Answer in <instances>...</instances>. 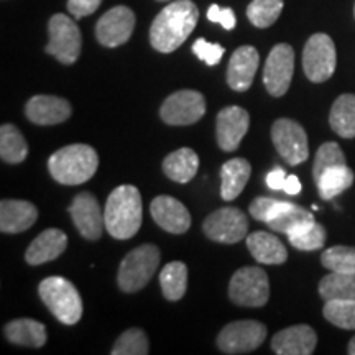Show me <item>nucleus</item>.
<instances>
[{"label": "nucleus", "mask_w": 355, "mask_h": 355, "mask_svg": "<svg viewBox=\"0 0 355 355\" xmlns=\"http://www.w3.org/2000/svg\"><path fill=\"white\" fill-rule=\"evenodd\" d=\"M199 20L196 3L176 0L158 13L150 28V42L159 53H173L183 44Z\"/></svg>", "instance_id": "obj_1"}, {"label": "nucleus", "mask_w": 355, "mask_h": 355, "mask_svg": "<svg viewBox=\"0 0 355 355\" xmlns=\"http://www.w3.org/2000/svg\"><path fill=\"white\" fill-rule=\"evenodd\" d=\"M105 230L117 241H127L141 225V196L135 186L122 184L109 194L104 209Z\"/></svg>", "instance_id": "obj_2"}, {"label": "nucleus", "mask_w": 355, "mask_h": 355, "mask_svg": "<svg viewBox=\"0 0 355 355\" xmlns=\"http://www.w3.org/2000/svg\"><path fill=\"white\" fill-rule=\"evenodd\" d=\"M99 157L92 146L84 144L68 145L60 148L48 159V170L58 183L78 186L96 175Z\"/></svg>", "instance_id": "obj_3"}, {"label": "nucleus", "mask_w": 355, "mask_h": 355, "mask_svg": "<svg viewBox=\"0 0 355 355\" xmlns=\"http://www.w3.org/2000/svg\"><path fill=\"white\" fill-rule=\"evenodd\" d=\"M40 298L58 321L74 326L83 316V300L76 286L61 277L44 278L38 286Z\"/></svg>", "instance_id": "obj_4"}, {"label": "nucleus", "mask_w": 355, "mask_h": 355, "mask_svg": "<svg viewBox=\"0 0 355 355\" xmlns=\"http://www.w3.org/2000/svg\"><path fill=\"white\" fill-rule=\"evenodd\" d=\"M159 248L153 243L133 248L122 260L119 268L117 282L122 291L137 293L146 286L159 265Z\"/></svg>", "instance_id": "obj_5"}, {"label": "nucleus", "mask_w": 355, "mask_h": 355, "mask_svg": "<svg viewBox=\"0 0 355 355\" xmlns=\"http://www.w3.org/2000/svg\"><path fill=\"white\" fill-rule=\"evenodd\" d=\"M229 296L232 303L245 308H260L270 298V282L259 266H243L230 278Z\"/></svg>", "instance_id": "obj_6"}, {"label": "nucleus", "mask_w": 355, "mask_h": 355, "mask_svg": "<svg viewBox=\"0 0 355 355\" xmlns=\"http://www.w3.org/2000/svg\"><path fill=\"white\" fill-rule=\"evenodd\" d=\"M48 30H50V42L46 44L48 55L55 56L63 64L76 63L83 46L79 26L69 17L56 13L51 17Z\"/></svg>", "instance_id": "obj_7"}, {"label": "nucleus", "mask_w": 355, "mask_h": 355, "mask_svg": "<svg viewBox=\"0 0 355 355\" xmlns=\"http://www.w3.org/2000/svg\"><path fill=\"white\" fill-rule=\"evenodd\" d=\"M337 53L332 38L326 33L313 35L303 50V69L311 83H326L336 71Z\"/></svg>", "instance_id": "obj_8"}, {"label": "nucleus", "mask_w": 355, "mask_h": 355, "mask_svg": "<svg viewBox=\"0 0 355 355\" xmlns=\"http://www.w3.org/2000/svg\"><path fill=\"white\" fill-rule=\"evenodd\" d=\"M275 148L288 165L298 166L309 157V144L306 130L291 119H278L272 127Z\"/></svg>", "instance_id": "obj_9"}, {"label": "nucleus", "mask_w": 355, "mask_h": 355, "mask_svg": "<svg viewBox=\"0 0 355 355\" xmlns=\"http://www.w3.org/2000/svg\"><path fill=\"white\" fill-rule=\"evenodd\" d=\"M266 339V327L259 321H235L220 331L217 347L224 354H248L259 349Z\"/></svg>", "instance_id": "obj_10"}, {"label": "nucleus", "mask_w": 355, "mask_h": 355, "mask_svg": "<svg viewBox=\"0 0 355 355\" xmlns=\"http://www.w3.org/2000/svg\"><path fill=\"white\" fill-rule=\"evenodd\" d=\"M206 114V99L201 92L183 89L163 102L159 115L168 125H191L201 121Z\"/></svg>", "instance_id": "obj_11"}, {"label": "nucleus", "mask_w": 355, "mask_h": 355, "mask_svg": "<svg viewBox=\"0 0 355 355\" xmlns=\"http://www.w3.org/2000/svg\"><path fill=\"white\" fill-rule=\"evenodd\" d=\"M295 73V51L288 43L273 46L266 58L263 69V84L270 96L282 97L290 89Z\"/></svg>", "instance_id": "obj_12"}, {"label": "nucleus", "mask_w": 355, "mask_h": 355, "mask_svg": "<svg viewBox=\"0 0 355 355\" xmlns=\"http://www.w3.org/2000/svg\"><path fill=\"white\" fill-rule=\"evenodd\" d=\"M202 230L214 242L237 243L247 237L248 220L237 207H220L206 217Z\"/></svg>", "instance_id": "obj_13"}, {"label": "nucleus", "mask_w": 355, "mask_h": 355, "mask_svg": "<svg viewBox=\"0 0 355 355\" xmlns=\"http://www.w3.org/2000/svg\"><path fill=\"white\" fill-rule=\"evenodd\" d=\"M135 28V13L125 6L110 8L96 25V38L102 46L117 48L127 43Z\"/></svg>", "instance_id": "obj_14"}, {"label": "nucleus", "mask_w": 355, "mask_h": 355, "mask_svg": "<svg viewBox=\"0 0 355 355\" xmlns=\"http://www.w3.org/2000/svg\"><path fill=\"white\" fill-rule=\"evenodd\" d=\"M69 214L84 239L99 241L105 230V219L96 196H92L91 193L78 194L71 202Z\"/></svg>", "instance_id": "obj_15"}, {"label": "nucleus", "mask_w": 355, "mask_h": 355, "mask_svg": "<svg viewBox=\"0 0 355 355\" xmlns=\"http://www.w3.org/2000/svg\"><path fill=\"white\" fill-rule=\"evenodd\" d=\"M250 125V115L245 109L230 105L222 109L216 119L217 145L222 152H235Z\"/></svg>", "instance_id": "obj_16"}, {"label": "nucleus", "mask_w": 355, "mask_h": 355, "mask_svg": "<svg viewBox=\"0 0 355 355\" xmlns=\"http://www.w3.org/2000/svg\"><path fill=\"white\" fill-rule=\"evenodd\" d=\"M318 344V334L308 324L286 327L272 339V349L278 355H311Z\"/></svg>", "instance_id": "obj_17"}, {"label": "nucleus", "mask_w": 355, "mask_h": 355, "mask_svg": "<svg viewBox=\"0 0 355 355\" xmlns=\"http://www.w3.org/2000/svg\"><path fill=\"white\" fill-rule=\"evenodd\" d=\"M155 222L170 234H184L191 227V214L184 204L171 196H157L150 204Z\"/></svg>", "instance_id": "obj_18"}, {"label": "nucleus", "mask_w": 355, "mask_h": 355, "mask_svg": "<svg viewBox=\"0 0 355 355\" xmlns=\"http://www.w3.org/2000/svg\"><path fill=\"white\" fill-rule=\"evenodd\" d=\"M260 55L254 46H241L230 56L227 66V84L237 92H245L254 83L255 73L259 69Z\"/></svg>", "instance_id": "obj_19"}, {"label": "nucleus", "mask_w": 355, "mask_h": 355, "mask_svg": "<svg viewBox=\"0 0 355 355\" xmlns=\"http://www.w3.org/2000/svg\"><path fill=\"white\" fill-rule=\"evenodd\" d=\"M71 104L63 97L35 96L26 102L25 114L37 125H56L71 117Z\"/></svg>", "instance_id": "obj_20"}, {"label": "nucleus", "mask_w": 355, "mask_h": 355, "mask_svg": "<svg viewBox=\"0 0 355 355\" xmlns=\"http://www.w3.org/2000/svg\"><path fill=\"white\" fill-rule=\"evenodd\" d=\"M38 211L32 202L3 199L0 202V230L3 234L25 232L37 222Z\"/></svg>", "instance_id": "obj_21"}, {"label": "nucleus", "mask_w": 355, "mask_h": 355, "mask_svg": "<svg viewBox=\"0 0 355 355\" xmlns=\"http://www.w3.org/2000/svg\"><path fill=\"white\" fill-rule=\"evenodd\" d=\"M68 247V237L60 229L43 230L35 241L26 248V263L37 266L46 261L56 260Z\"/></svg>", "instance_id": "obj_22"}, {"label": "nucleus", "mask_w": 355, "mask_h": 355, "mask_svg": "<svg viewBox=\"0 0 355 355\" xmlns=\"http://www.w3.org/2000/svg\"><path fill=\"white\" fill-rule=\"evenodd\" d=\"M247 247L259 263L283 265L288 260L285 243L270 232H254L247 237Z\"/></svg>", "instance_id": "obj_23"}, {"label": "nucleus", "mask_w": 355, "mask_h": 355, "mask_svg": "<svg viewBox=\"0 0 355 355\" xmlns=\"http://www.w3.org/2000/svg\"><path fill=\"white\" fill-rule=\"evenodd\" d=\"M252 175V165L245 158H232L222 165L220 196L224 201H232L245 188Z\"/></svg>", "instance_id": "obj_24"}, {"label": "nucleus", "mask_w": 355, "mask_h": 355, "mask_svg": "<svg viewBox=\"0 0 355 355\" xmlns=\"http://www.w3.org/2000/svg\"><path fill=\"white\" fill-rule=\"evenodd\" d=\"M8 343L25 347H43L46 344V327L35 319H13L6 326Z\"/></svg>", "instance_id": "obj_25"}, {"label": "nucleus", "mask_w": 355, "mask_h": 355, "mask_svg": "<svg viewBox=\"0 0 355 355\" xmlns=\"http://www.w3.org/2000/svg\"><path fill=\"white\" fill-rule=\"evenodd\" d=\"M199 158L194 150L180 148L168 155L163 162V171L170 180L176 183H188L196 176Z\"/></svg>", "instance_id": "obj_26"}, {"label": "nucleus", "mask_w": 355, "mask_h": 355, "mask_svg": "<svg viewBox=\"0 0 355 355\" xmlns=\"http://www.w3.org/2000/svg\"><path fill=\"white\" fill-rule=\"evenodd\" d=\"M329 125L343 139H355V94H343L331 107Z\"/></svg>", "instance_id": "obj_27"}, {"label": "nucleus", "mask_w": 355, "mask_h": 355, "mask_svg": "<svg viewBox=\"0 0 355 355\" xmlns=\"http://www.w3.org/2000/svg\"><path fill=\"white\" fill-rule=\"evenodd\" d=\"M354 171L347 165L331 168L316 181L319 196L324 201H331L354 184Z\"/></svg>", "instance_id": "obj_28"}, {"label": "nucleus", "mask_w": 355, "mask_h": 355, "mask_svg": "<svg viewBox=\"0 0 355 355\" xmlns=\"http://www.w3.org/2000/svg\"><path fill=\"white\" fill-rule=\"evenodd\" d=\"M313 220H314V216L311 214L308 209L298 206V204L285 202L282 209L275 214L273 219L266 222V225H268L272 230H275V232L288 235L291 234L293 230L301 227L303 224H308V222H313Z\"/></svg>", "instance_id": "obj_29"}, {"label": "nucleus", "mask_w": 355, "mask_h": 355, "mask_svg": "<svg viewBox=\"0 0 355 355\" xmlns=\"http://www.w3.org/2000/svg\"><path fill=\"white\" fill-rule=\"evenodd\" d=\"M163 296L170 301H180L188 288V268L183 261H171L159 273Z\"/></svg>", "instance_id": "obj_30"}, {"label": "nucleus", "mask_w": 355, "mask_h": 355, "mask_svg": "<svg viewBox=\"0 0 355 355\" xmlns=\"http://www.w3.org/2000/svg\"><path fill=\"white\" fill-rule=\"evenodd\" d=\"M28 155V145L19 128L12 123L0 127V157L6 163L19 165Z\"/></svg>", "instance_id": "obj_31"}, {"label": "nucleus", "mask_w": 355, "mask_h": 355, "mask_svg": "<svg viewBox=\"0 0 355 355\" xmlns=\"http://www.w3.org/2000/svg\"><path fill=\"white\" fill-rule=\"evenodd\" d=\"M319 295L324 301L355 300V273L332 272L319 282Z\"/></svg>", "instance_id": "obj_32"}, {"label": "nucleus", "mask_w": 355, "mask_h": 355, "mask_svg": "<svg viewBox=\"0 0 355 355\" xmlns=\"http://www.w3.org/2000/svg\"><path fill=\"white\" fill-rule=\"evenodd\" d=\"M288 241L298 250H318L326 242V229L321 224H318L316 220L308 222V224H303L301 227L293 230L291 234H288Z\"/></svg>", "instance_id": "obj_33"}, {"label": "nucleus", "mask_w": 355, "mask_h": 355, "mask_svg": "<svg viewBox=\"0 0 355 355\" xmlns=\"http://www.w3.org/2000/svg\"><path fill=\"white\" fill-rule=\"evenodd\" d=\"M324 318L340 329L355 331V300L324 301Z\"/></svg>", "instance_id": "obj_34"}, {"label": "nucleus", "mask_w": 355, "mask_h": 355, "mask_svg": "<svg viewBox=\"0 0 355 355\" xmlns=\"http://www.w3.org/2000/svg\"><path fill=\"white\" fill-rule=\"evenodd\" d=\"M283 0H252L247 7V17L257 28H268L283 12Z\"/></svg>", "instance_id": "obj_35"}, {"label": "nucleus", "mask_w": 355, "mask_h": 355, "mask_svg": "<svg viewBox=\"0 0 355 355\" xmlns=\"http://www.w3.org/2000/svg\"><path fill=\"white\" fill-rule=\"evenodd\" d=\"M321 263L331 272L355 273V247L336 245L322 252Z\"/></svg>", "instance_id": "obj_36"}, {"label": "nucleus", "mask_w": 355, "mask_h": 355, "mask_svg": "<svg viewBox=\"0 0 355 355\" xmlns=\"http://www.w3.org/2000/svg\"><path fill=\"white\" fill-rule=\"evenodd\" d=\"M347 165L345 163V157L343 148L336 141H326L319 146L316 157H314V165H313V178L314 181H318L324 173L331 168Z\"/></svg>", "instance_id": "obj_37"}, {"label": "nucleus", "mask_w": 355, "mask_h": 355, "mask_svg": "<svg viewBox=\"0 0 355 355\" xmlns=\"http://www.w3.org/2000/svg\"><path fill=\"white\" fill-rule=\"evenodd\" d=\"M148 352V339L139 327H132L123 332L112 349V355H146Z\"/></svg>", "instance_id": "obj_38"}, {"label": "nucleus", "mask_w": 355, "mask_h": 355, "mask_svg": "<svg viewBox=\"0 0 355 355\" xmlns=\"http://www.w3.org/2000/svg\"><path fill=\"white\" fill-rule=\"evenodd\" d=\"M283 204H285V201H278V199L257 198L252 201L248 211H250V214L255 220L265 222L266 224V222H268L270 219H273L275 214L282 209Z\"/></svg>", "instance_id": "obj_39"}, {"label": "nucleus", "mask_w": 355, "mask_h": 355, "mask_svg": "<svg viewBox=\"0 0 355 355\" xmlns=\"http://www.w3.org/2000/svg\"><path fill=\"white\" fill-rule=\"evenodd\" d=\"M193 53L207 66H216L220 63L222 56H224L225 53V48L217 43L206 42L204 38H198L193 44Z\"/></svg>", "instance_id": "obj_40"}, {"label": "nucleus", "mask_w": 355, "mask_h": 355, "mask_svg": "<svg viewBox=\"0 0 355 355\" xmlns=\"http://www.w3.org/2000/svg\"><path fill=\"white\" fill-rule=\"evenodd\" d=\"M207 19L211 21H216V24H220L225 30H234L235 24V13L232 8H220L219 6H211L209 10H207Z\"/></svg>", "instance_id": "obj_41"}, {"label": "nucleus", "mask_w": 355, "mask_h": 355, "mask_svg": "<svg viewBox=\"0 0 355 355\" xmlns=\"http://www.w3.org/2000/svg\"><path fill=\"white\" fill-rule=\"evenodd\" d=\"M102 0H68V10L76 19L91 15L99 8Z\"/></svg>", "instance_id": "obj_42"}, {"label": "nucleus", "mask_w": 355, "mask_h": 355, "mask_svg": "<svg viewBox=\"0 0 355 355\" xmlns=\"http://www.w3.org/2000/svg\"><path fill=\"white\" fill-rule=\"evenodd\" d=\"M286 173L283 168H275L273 171H270L266 175V184H268L270 189L279 191L285 188V181H286Z\"/></svg>", "instance_id": "obj_43"}, {"label": "nucleus", "mask_w": 355, "mask_h": 355, "mask_svg": "<svg viewBox=\"0 0 355 355\" xmlns=\"http://www.w3.org/2000/svg\"><path fill=\"white\" fill-rule=\"evenodd\" d=\"M283 191H285L286 194H290V196H296V194H300L301 193V183H300L298 176H295V175L288 176Z\"/></svg>", "instance_id": "obj_44"}, {"label": "nucleus", "mask_w": 355, "mask_h": 355, "mask_svg": "<svg viewBox=\"0 0 355 355\" xmlns=\"http://www.w3.org/2000/svg\"><path fill=\"white\" fill-rule=\"evenodd\" d=\"M349 354L350 355H355V336L352 337V339H350V343H349Z\"/></svg>", "instance_id": "obj_45"}, {"label": "nucleus", "mask_w": 355, "mask_h": 355, "mask_svg": "<svg viewBox=\"0 0 355 355\" xmlns=\"http://www.w3.org/2000/svg\"><path fill=\"white\" fill-rule=\"evenodd\" d=\"M158 2H168V0H158Z\"/></svg>", "instance_id": "obj_46"}, {"label": "nucleus", "mask_w": 355, "mask_h": 355, "mask_svg": "<svg viewBox=\"0 0 355 355\" xmlns=\"http://www.w3.org/2000/svg\"><path fill=\"white\" fill-rule=\"evenodd\" d=\"M354 13H355V7H354Z\"/></svg>", "instance_id": "obj_47"}]
</instances>
